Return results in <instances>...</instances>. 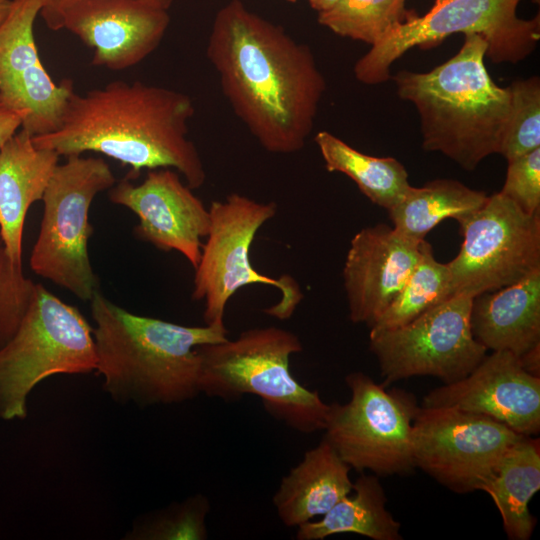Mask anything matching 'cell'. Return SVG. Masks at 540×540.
Here are the masks:
<instances>
[{
  "mask_svg": "<svg viewBox=\"0 0 540 540\" xmlns=\"http://www.w3.org/2000/svg\"><path fill=\"white\" fill-rule=\"evenodd\" d=\"M302 350L296 334L276 326L248 329L234 340L199 346V391L224 401L256 395L266 411L288 427L301 433L323 430L329 404L289 369L291 355Z\"/></svg>",
  "mask_w": 540,
  "mask_h": 540,
  "instance_id": "obj_5",
  "label": "cell"
},
{
  "mask_svg": "<svg viewBox=\"0 0 540 540\" xmlns=\"http://www.w3.org/2000/svg\"><path fill=\"white\" fill-rule=\"evenodd\" d=\"M64 1L65 0H43V5H42L39 15L43 17L49 14ZM155 1L159 2L160 4L164 5L167 8H169V6L172 3V0H155Z\"/></svg>",
  "mask_w": 540,
  "mask_h": 540,
  "instance_id": "obj_34",
  "label": "cell"
},
{
  "mask_svg": "<svg viewBox=\"0 0 540 540\" xmlns=\"http://www.w3.org/2000/svg\"><path fill=\"white\" fill-rule=\"evenodd\" d=\"M540 489V442L521 436L502 455L481 491L492 498L510 540H528L536 519L529 503Z\"/></svg>",
  "mask_w": 540,
  "mask_h": 540,
  "instance_id": "obj_22",
  "label": "cell"
},
{
  "mask_svg": "<svg viewBox=\"0 0 540 540\" xmlns=\"http://www.w3.org/2000/svg\"><path fill=\"white\" fill-rule=\"evenodd\" d=\"M351 397L329 404L326 439L350 468L376 475L408 474L416 468L413 422L419 406L413 394L386 390L363 372L345 377Z\"/></svg>",
  "mask_w": 540,
  "mask_h": 540,
  "instance_id": "obj_10",
  "label": "cell"
},
{
  "mask_svg": "<svg viewBox=\"0 0 540 540\" xmlns=\"http://www.w3.org/2000/svg\"><path fill=\"white\" fill-rule=\"evenodd\" d=\"M422 407H446L490 417L518 434L540 431V377L508 351L491 354L466 377L431 390Z\"/></svg>",
  "mask_w": 540,
  "mask_h": 540,
  "instance_id": "obj_17",
  "label": "cell"
},
{
  "mask_svg": "<svg viewBox=\"0 0 540 540\" xmlns=\"http://www.w3.org/2000/svg\"><path fill=\"white\" fill-rule=\"evenodd\" d=\"M460 50L429 72L391 76L398 96L416 107L422 148L440 152L467 171L499 153L510 114V93L494 83L484 63L487 43L464 35Z\"/></svg>",
  "mask_w": 540,
  "mask_h": 540,
  "instance_id": "obj_4",
  "label": "cell"
},
{
  "mask_svg": "<svg viewBox=\"0 0 540 540\" xmlns=\"http://www.w3.org/2000/svg\"><path fill=\"white\" fill-rule=\"evenodd\" d=\"M51 30L66 29L93 49L91 64L131 68L162 41L170 17L155 0H65L42 17Z\"/></svg>",
  "mask_w": 540,
  "mask_h": 540,
  "instance_id": "obj_14",
  "label": "cell"
},
{
  "mask_svg": "<svg viewBox=\"0 0 540 540\" xmlns=\"http://www.w3.org/2000/svg\"><path fill=\"white\" fill-rule=\"evenodd\" d=\"M405 1L339 0L331 9L318 13V22L335 34L372 46L407 19Z\"/></svg>",
  "mask_w": 540,
  "mask_h": 540,
  "instance_id": "obj_27",
  "label": "cell"
},
{
  "mask_svg": "<svg viewBox=\"0 0 540 540\" xmlns=\"http://www.w3.org/2000/svg\"><path fill=\"white\" fill-rule=\"evenodd\" d=\"M353 495L338 501L318 521L298 526L296 539L322 540L340 533H355L373 540H401V524L386 508V495L378 478L361 474L353 482Z\"/></svg>",
  "mask_w": 540,
  "mask_h": 540,
  "instance_id": "obj_23",
  "label": "cell"
},
{
  "mask_svg": "<svg viewBox=\"0 0 540 540\" xmlns=\"http://www.w3.org/2000/svg\"><path fill=\"white\" fill-rule=\"evenodd\" d=\"M12 5V0H0V24L7 17Z\"/></svg>",
  "mask_w": 540,
  "mask_h": 540,
  "instance_id": "obj_36",
  "label": "cell"
},
{
  "mask_svg": "<svg viewBox=\"0 0 540 540\" xmlns=\"http://www.w3.org/2000/svg\"><path fill=\"white\" fill-rule=\"evenodd\" d=\"M193 114L187 94L116 80L83 95L74 92L60 128L33 142L59 156L103 154L129 166L130 179L142 169L174 168L193 190L206 181L200 154L188 138Z\"/></svg>",
  "mask_w": 540,
  "mask_h": 540,
  "instance_id": "obj_2",
  "label": "cell"
},
{
  "mask_svg": "<svg viewBox=\"0 0 540 540\" xmlns=\"http://www.w3.org/2000/svg\"><path fill=\"white\" fill-rule=\"evenodd\" d=\"M521 436L487 416L419 406L412 432L414 463L454 492L482 490L502 455Z\"/></svg>",
  "mask_w": 540,
  "mask_h": 540,
  "instance_id": "obj_13",
  "label": "cell"
},
{
  "mask_svg": "<svg viewBox=\"0 0 540 540\" xmlns=\"http://www.w3.org/2000/svg\"><path fill=\"white\" fill-rule=\"evenodd\" d=\"M89 302L96 370L115 402L143 408L178 404L200 394L197 347L227 340L225 326H184L136 315L99 290Z\"/></svg>",
  "mask_w": 540,
  "mask_h": 540,
  "instance_id": "obj_3",
  "label": "cell"
},
{
  "mask_svg": "<svg viewBox=\"0 0 540 540\" xmlns=\"http://www.w3.org/2000/svg\"><path fill=\"white\" fill-rule=\"evenodd\" d=\"M43 0H12L0 24V99L23 115L32 137L57 131L75 92L69 79L57 84L42 65L34 24Z\"/></svg>",
  "mask_w": 540,
  "mask_h": 540,
  "instance_id": "obj_15",
  "label": "cell"
},
{
  "mask_svg": "<svg viewBox=\"0 0 540 540\" xmlns=\"http://www.w3.org/2000/svg\"><path fill=\"white\" fill-rule=\"evenodd\" d=\"M500 193L526 214L540 213V148L508 161Z\"/></svg>",
  "mask_w": 540,
  "mask_h": 540,
  "instance_id": "obj_31",
  "label": "cell"
},
{
  "mask_svg": "<svg viewBox=\"0 0 540 540\" xmlns=\"http://www.w3.org/2000/svg\"><path fill=\"white\" fill-rule=\"evenodd\" d=\"M37 283L27 278L0 247V348L14 335L29 308Z\"/></svg>",
  "mask_w": 540,
  "mask_h": 540,
  "instance_id": "obj_30",
  "label": "cell"
},
{
  "mask_svg": "<svg viewBox=\"0 0 540 540\" xmlns=\"http://www.w3.org/2000/svg\"><path fill=\"white\" fill-rule=\"evenodd\" d=\"M452 295L448 264L439 262L431 244L424 240L418 263L397 296L370 328V332L403 326Z\"/></svg>",
  "mask_w": 540,
  "mask_h": 540,
  "instance_id": "obj_26",
  "label": "cell"
},
{
  "mask_svg": "<svg viewBox=\"0 0 540 540\" xmlns=\"http://www.w3.org/2000/svg\"><path fill=\"white\" fill-rule=\"evenodd\" d=\"M350 466L326 439L308 450L283 477L273 504L284 525L298 527L326 514L353 490Z\"/></svg>",
  "mask_w": 540,
  "mask_h": 540,
  "instance_id": "obj_21",
  "label": "cell"
},
{
  "mask_svg": "<svg viewBox=\"0 0 540 540\" xmlns=\"http://www.w3.org/2000/svg\"><path fill=\"white\" fill-rule=\"evenodd\" d=\"M474 338L487 350L520 357L540 344V269L498 290L472 299Z\"/></svg>",
  "mask_w": 540,
  "mask_h": 540,
  "instance_id": "obj_20",
  "label": "cell"
},
{
  "mask_svg": "<svg viewBox=\"0 0 540 540\" xmlns=\"http://www.w3.org/2000/svg\"><path fill=\"white\" fill-rule=\"evenodd\" d=\"M460 229V251L447 263L454 294L473 298L540 269V213L526 214L500 192Z\"/></svg>",
  "mask_w": 540,
  "mask_h": 540,
  "instance_id": "obj_12",
  "label": "cell"
},
{
  "mask_svg": "<svg viewBox=\"0 0 540 540\" xmlns=\"http://www.w3.org/2000/svg\"><path fill=\"white\" fill-rule=\"evenodd\" d=\"M207 497L193 495L181 502L139 516L125 535L129 540H203L207 539Z\"/></svg>",
  "mask_w": 540,
  "mask_h": 540,
  "instance_id": "obj_28",
  "label": "cell"
},
{
  "mask_svg": "<svg viewBox=\"0 0 540 540\" xmlns=\"http://www.w3.org/2000/svg\"><path fill=\"white\" fill-rule=\"evenodd\" d=\"M206 54L234 113L266 151L304 148L326 90L309 46L230 0L214 17Z\"/></svg>",
  "mask_w": 540,
  "mask_h": 540,
  "instance_id": "obj_1",
  "label": "cell"
},
{
  "mask_svg": "<svg viewBox=\"0 0 540 540\" xmlns=\"http://www.w3.org/2000/svg\"><path fill=\"white\" fill-rule=\"evenodd\" d=\"M485 192L454 179H436L407 190L388 211L392 226L405 237L422 241L440 222L451 218L462 225L487 201Z\"/></svg>",
  "mask_w": 540,
  "mask_h": 540,
  "instance_id": "obj_24",
  "label": "cell"
},
{
  "mask_svg": "<svg viewBox=\"0 0 540 540\" xmlns=\"http://www.w3.org/2000/svg\"><path fill=\"white\" fill-rule=\"evenodd\" d=\"M522 0H436L423 16L409 13L354 66L357 80L375 85L391 79L390 67L409 49L440 43L455 33L477 34L487 43L493 63H517L531 54L540 38V18L516 14ZM538 1V0H537Z\"/></svg>",
  "mask_w": 540,
  "mask_h": 540,
  "instance_id": "obj_7",
  "label": "cell"
},
{
  "mask_svg": "<svg viewBox=\"0 0 540 540\" xmlns=\"http://www.w3.org/2000/svg\"><path fill=\"white\" fill-rule=\"evenodd\" d=\"M314 141L329 172L345 174L369 200L386 210L411 186L407 170L393 157L364 154L328 131L318 132Z\"/></svg>",
  "mask_w": 540,
  "mask_h": 540,
  "instance_id": "obj_25",
  "label": "cell"
},
{
  "mask_svg": "<svg viewBox=\"0 0 540 540\" xmlns=\"http://www.w3.org/2000/svg\"><path fill=\"white\" fill-rule=\"evenodd\" d=\"M59 160L20 128L0 146V237L11 260L22 265V238L30 206L42 200Z\"/></svg>",
  "mask_w": 540,
  "mask_h": 540,
  "instance_id": "obj_19",
  "label": "cell"
},
{
  "mask_svg": "<svg viewBox=\"0 0 540 540\" xmlns=\"http://www.w3.org/2000/svg\"><path fill=\"white\" fill-rule=\"evenodd\" d=\"M508 89L510 114L498 154L511 161L540 148V79L517 80Z\"/></svg>",
  "mask_w": 540,
  "mask_h": 540,
  "instance_id": "obj_29",
  "label": "cell"
},
{
  "mask_svg": "<svg viewBox=\"0 0 540 540\" xmlns=\"http://www.w3.org/2000/svg\"><path fill=\"white\" fill-rule=\"evenodd\" d=\"M284 1H288V2L294 3V2H296L297 0H284Z\"/></svg>",
  "mask_w": 540,
  "mask_h": 540,
  "instance_id": "obj_37",
  "label": "cell"
},
{
  "mask_svg": "<svg viewBox=\"0 0 540 540\" xmlns=\"http://www.w3.org/2000/svg\"><path fill=\"white\" fill-rule=\"evenodd\" d=\"M518 358L527 372L540 377V344L531 348Z\"/></svg>",
  "mask_w": 540,
  "mask_h": 540,
  "instance_id": "obj_33",
  "label": "cell"
},
{
  "mask_svg": "<svg viewBox=\"0 0 540 540\" xmlns=\"http://www.w3.org/2000/svg\"><path fill=\"white\" fill-rule=\"evenodd\" d=\"M97 367L93 328L75 306L37 283L12 338L0 348V419L27 416L31 391L57 374H87Z\"/></svg>",
  "mask_w": 540,
  "mask_h": 540,
  "instance_id": "obj_6",
  "label": "cell"
},
{
  "mask_svg": "<svg viewBox=\"0 0 540 540\" xmlns=\"http://www.w3.org/2000/svg\"><path fill=\"white\" fill-rule=\"evenodd\" d=\"M472 297L454 294L413 321L369 333V348L386 382L432 376L449 384L466 377L487 349L473 336Z\"/></svg>",
  "mask_w": 540,
  "mask_h": 540,
  "instance_id": "obj_11",
  "label": "cell"
},
{
  "mask_svg": "<svg viewBox=\"0 0 540 540\" xmlns=\"http://www.w3.org/2000/svg\"><path fill=\"white\" fill-rule=\"evenodd\" d=\"M115 183L104 159L69 155L55 168L42 197L43 215L30 267L83 301H90L99 290L88 255L93 234L89 209L95 196Z\"/></svg>",
  "mask_w": 540,
  "mask_h": 540,
  "instance_id": "obj_8",
  "label": "cell"
},
{
  "mask_svg": "<svg viewBox=\"0 0 540 540\" xmlns=\"http://www.w3.org/2000/svg\"><path fill=\"white\" fill-rule=\"evenodd\" d=\"M109 199L136 214L133 232L138 239L162 251L179 252L193 268L198 265L210 213L176 170L151 169L139 185L123 179L109 189Z\"/></svg>",
  "mask_w": 540,
  "mask_h": 540,
  "instance_id": "obj_16",
  "label": "cell"
},
{
  "mask_svg": "<svg viewBox=\"0 0 540 540\" xmlns=\"http://www.w3.org/2000/svg\"><path fill=\"white\" fill-rule=\"evenodd\" d=\"M424 240L409 239L383 223L353 236L342 271L353 323L369 328L376 323L418 263Z\"/></svg>",
  "mask_w": 540,
  "mask_h": 540,
  "instance_id": "obj_18",
  "label": "cell"
},
{
  "mask_svg": "<svg viewBox=\"0 0 540 540\" xmlns=\"http://www.w3.org/2000/svg\"><path fill=\"white\" fill-rule=\"evenodd\" d=\"M208 209L210 227L199 263L194 268L192 292L194 300L204 301L205 325L224 327L229 299L251 284L278 289L279 302L263 311L282 321L289 319L303 299L298 283L289 275L272 278L259 273L249 257L256 233L276 215L277 204L231 193L223 201H212Z\"/></svg>",
  "mask_w": 540,
  "mask_h": 540,
  "instance_id": "obj_9",
  "label": "cell"
},
{
  "mask_svg": "<svg viewBox=\"0 0 540 540\" xmlns=\"http://www.w3.org/2000/svg\"><path fill=\"white\" fill-rule=\"evenodd\" d=\"M23 118L0 99V146L21 128Z\"/></svg>",
  "mask_w": 540,
  "mask_h": 540,
  "instance_id": "obj_32",
  "label": "cell"
},
{
  "mask_svg": "<svg viewBox=\"0 0 540 540\" xmlns=\"http://www.w3.org/2000/svg\"><path fill=\"white\" fill-rule=\"evenodd\" d=\"M309 5L318 13L327 11L337 4L339 0H307Z\"/></svg>",
  "mask_w": 540,
  "mask_h": 540,
  "instance_id": "obj_35",
  "label": "cell"
}]
</instances>
